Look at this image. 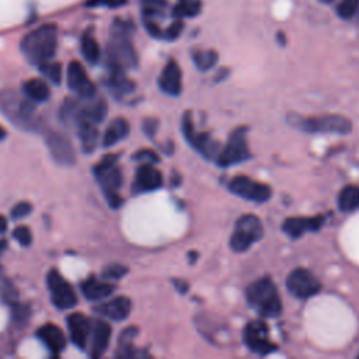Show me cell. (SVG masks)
Segmentation results:
<instances>
[{"label":"cell","instance_id":"cell-43","mask_svg":"<svg viewBox=\"0 0 359 359\" xmlns=\"http://www.w3.org/2000/svg\"><path fill=\"white\" fill-rule=\"evenodd\" d=\"M144 129H145V133L148 135L149 138H153L155 133H156V129H157V121L156 119H146L145 124H144Z\"/></svg>","mask_w":359,"mask_h":359},{"label":"cell","instance_id":"cell-28","mask_svg":"<svg viewBox=\"0 0 359 359\" xmlns=\"http://www.w3.org/2000/svg\"><path fill=\"white\" fill-rule=\"evenodd\" d=\"M23 92H24V96L28 97L34 103H43V101H47L51 96L48 84L41 79L27 80L23 84Z\"/></svg>","mask_w":359,"mask_h":359},{"label":"cell","instance_id":"cell-16","mask_svg":"<svg viewBox=\"0 0 359 359\" xmlns=\"http://www.w3.org/2000/svg\"><path fill=\"white\" fill-rule=\"evenodd\" d=\"M163 186V175L162 173L153 166V163H145L137 170L133 182V193H151Z\"/></svg>","mask_w":359,"mask_h":359},{"label":"cell","instance_id":"cell-46","mask_svg":"<svg viewBox=\"0 0 359 359\" xmlns=\"http://www.w3.org/2000/svg\"><path fill=\"white\" fill-rule=\"evenodd\" d=\"M6 247H8V242L6 240H0V255L5 253Z\"/></svg>","mask_w":359,"mask_h":359},{"label":"cell","instance_id":"cell-25","mask_svg":"<svg viewBox=\"0 0 359 359\" xmlns=\"http://www.w3.org/2000/svg\"><path fill=\"white\" fill-rule=\"evenodd\" d=\"M81 291L88 300L100 302L113 295V292L115 291V285L110 282H101L97 281L95 277H90L81 284Z\"/></svg>","mask_w":359,"mask_h":359},{"label":"cell","instance_id":"cell-9","mask_svg":"<svg viewBox=\"0 0 359 359\" xmlns=\"http://www.w3.org/2000/svg\"><path fill=\"white\" fill-rule=\"evenodd\" d=\"M182 129L184 133L186 141L205 159L209 160H216L219 152H220V144H217L209 133H204V132H198L195 130L194 125H193V118L190 113H186L183 117V122H182Z\"/></svg>","mask_w":359,"mask_h":359},{"label":"cell","instance_id":"cell-41","mask_svg":"<svg viewBox=\"0 0 359 359\" xmlns=\"http://www.w3.org/2000/svg\"><path fill=\"white\" fill-rule=\"evenodd\" d=\"M126 0H88L87 5L90 8H97V6H107V8H119L122 6Z\"/></svg>","mask_w":359,"mask_h":359},{"label":"cell","instance_id":"cell-33","mask_svg":"<svg viewBox=\"0 0 359 359\" xmlns=\"http://www.w3.org/2000/svg\"><path fill=\"white\" fill-rule=\"evenodd\" d=\"M217 58H219L217 54H216L215 51H212V50H209V51H197V52L193 55V59H194L195 66H197L200 70H202V72L212 69V68L216 65Z\"/></svg>","mask_w":359,"mask_h":359},{"label":"cell","instance_id":"cell-3","mask_svg":"<svg viewBox=\"0 0 359 359\" xmlns=\"http://www.w3.org/2000/svg\"><path fill=\"white\" fill-rule=\"evenodd\" d=\"M249 304L261 318L273 319L282 313V300L277 287L269 277H262L247 288Z\"/></svg>","mask_w":359,"mask_h":359},{"label":"cell","instance_id":"cell-17","mask_svg":"<svg viewBox=\"0 0 359 359\" xmlns=\"http://www.w3.org/2000/svg\"><path fill=\"white\" fill-rule=\"evenodd\" d=\"M326 216L288 217L282 223V231L292 239H299L307 232H318L323 228Z\"/></svg>","mask_w":359,"mask_h":359},{"label":"cell","instance_id":"cell-35","mask_svg":"<svg viewBox=\"0 0 359 359\" xmlns=\"http://www.w3.org/2000/svg\"><path fill=\"white\" fill-rule=\"evenodd\" d=\"M39 69L54 84H59L61 83V79H62V66H61V64L50 61V62H45L43 65H41Z\"/></svg>","mask_w":359,"mask_h":359},{"label":"cell","instance_id":"cell-44","mask_svg":"<svg viewBox=\"0 0 359 359\" xmlns=\"http://www.w3.org/2000/svg\"><path fill=\"white\" fill-rule=\"evenodd\" d=\"M173 282H174L175 288H177L180 292H182V293H187V291H188V284H187L186 281H182V280H174Z\"/></svg>","mask_w":359,"mask_h":359},{"label":"cell","instance_id":"cell-23","mask_svg":"<svg viewBox=\"0 0 359 359\" xmlns=\"http://www.w3.org/2000/svg\"><path fill=\"white\" fill-rule=\"evenodd\" d=\"M37 337L51 352L59 353L66 347V337L64 331L55 324H45L37 330Z\"/></svg>","mask_w":359,"mask_h":359},{"label":"cell","instance_id":"cell-5","mask_svg":"<svg viewBox=\"0 0 359 359\" xmlns=\"http://www.w3.org/2000/svg\"><path fill=\"white\" fill-rule=\"evenodd\" d=\"M287 121L291 126L307 133H338L345 135L352 130V122L342 115H322V117H302L289 114Z\"/></svg>","mask_w":359,"mask_h":359},{"label":"cell","instance_id":"cell-40","mask_svg":"<svg viewBox=\"0 0 359 359\" xmlns=\"http://www.w3.org/2000/svg\"><path fill=\"white\" fill-rule=\"evenodd\" d=\"M183 27H184V26H183V21H182V20H175V21L163 32V38L170 39V41L178 38V35L182 34V31H183Z\"/></svg>","mask_w":359,"mask_h":359},{"label":"cell","instance_id":"cell-26","mask_svg":"<svg viewBox=\"0 0 359 359\" xmlns=\"http://www.w3.org/2000/svg\"><path fill=\"white\" fill-rule=\"evenodd\" d=\"M107 86L117 97H124L133 92L135 84L126 77L125 70L118 68H110V76L107 79Z\"/></svg>","mask_w":359,"mask_h":359},{"label":"cell","instance_id":"cell-30","mask_svg":"<svg viewBox=\"0 0 359 359\" xmlns=\"http://www.w3.org/2000/svg\"><path fill=\"white\" fill-rule=\"evenodd\" d=\"M81 54L88 64L95 65L100 61V57H101L100 45H99L97 39L95 38V35L90 31H87L81 37Z\"/></svg>","mask_w":359,"mask_h":359},{"label":"cell","instance_id":"cell-14","mask_svg":"<svg viewBox=\"0 0 359 359\" xmlns=\"http://www.w3.org/2000/svg\"><path fill=\"white\" fill-rule=\"evenodd\" d=\"M45 141H47L50 153L57 163H59L62 166L75 164L76 152H75L72 142L65 137V135L55 132V130H50V132H47Z\"/></svg>","mask_w":359,"mask_h":359},{"label":"cell","instance_id":"cell-38","mask_svg":"<svg viewBox=\"0 0 359 359\" xmlns=\"http://www.w3.org/2000/svg\"><path fill=\"white\" fill-rule=\"evenodd\" d=\"M13 236L24 247H27V246H30L32 243V233H31V231L27 226L16 228L14 232H13Z\"/></svg>","mask_w":359,"mask_h":359},{"label":"cell","instance_id":"cell-2","mask_svg":"<svg viewBox=\"0 0 359 359\" xmlns=\"http://www.w3.org/2000/svg\"><path fill=\"white\" fill-rule=\"evenodd\" d=\"M130 32L132 27L126 21H114L107 47L110 68H118L122 70L137 68L138 55L133 48Z\"/></svg>","mask_w":359,"mask_h":359},{"label":"cell","instance_id":"cell-22","mask_svg":"<svg viewBox=\"0 0 359 359\" xmlns=\"http://www.w3.org/2000/svg\"><path fill=\"white\" fill-rule=\"evenodd\" d=\"M111 326L103 320H96L92 327V344H90V355L92 358H100L107 351L111 341Z\"/></svg>","mask_w":359,"mask_h":359},{"label":"cell","instance_id":"cell-29","mask_svg":"<svg viewBox=\"0 0 359 359\" xmlns=\"http://www.w3.org/2000/svg\"><path fill=\"white\" fill-rule=\"evenodd\" d=\"M137 334H138L137 327H128L121 333L118 341V352H117L119 358H135L141 355L133 348V340L137 337Z\"/></svg>","mask_w":359,"mask_h":359},{"label":"cell","instance_id":"cell-47","mask_svg":"<svg viewBox=\"0 0 359 359\" xmlns=\"http://www.w3.org/2000/svg\"><path fill=\"white\" fill-rule=\"evenodd\" d=\"M5 138H6V130H5V128L0 126V141H3Z\"/></svg>","mask_w":359,"mask_h":359},{"label":"cell","instance_id":"cell-37","mask_svg":"<svg viewBox=\"0 0 359 359\" xmlns=\"http://www.w3.org/2000/svg\"><path fill=\"white\" fill-rule=\"evenodd\" d=\"M359 8V0H342V2L337 8V13L341 19H351Z\"/></svg>","mask_w":359,"mask_h":359},{"label":"cell","instance_id":"cell-4","mask_svg":"<svg viewBox=\"0 0 359 359\" xmlns=\"http://www.w3.org/2000/svg\"><path fill=\"white\" fill-rule=\"evenodd\" d=\"M0 111L16 126L27 130L37 129L35 106L28 97H21L13 90L0 92Z\"/></svg>","mask_w":359,"mask_h":359},{"label":"cell","instance_id":"cell-36","mask_svg":"<svg viewBox=\"0 0 359 359\" xmlns=\"http://www.w3.org/2000/svg\"><path fill=\"white\" fill-rule=\"evenodd\" d=\"M128 274V268L119 264H111L104 268L103 271V278L108 281H117L121 280L124 275Z\"/></svg>","mask_w":359,"mask_h":359},{"label":"cell","instance_id":"cell-7","mask_svg":"<svg viewBox=\"0 0 359 359\" xmlns=\"http://www.w3.org/2000/svg\"><path fill=\"white\" fill-rule=\"evenodd\" d=\"M264 236V226L258 216L247 213L239 217L233 235L231 237V249L236 253L247 251L254 243Z\"/></svg>","mask_w":359,"mask_h":359},{"label":"cell","instance_id":"cell-18","mask_svg":"<svg viewBox=\"0 0 359 359\" xmlns=\"http://www.w3.org/2000/svg\"><path fill=\"white\" fill-rule=\"evenodd\" d=\"M159 87L162 92L168 96H178L183 90V75L178 64L171 59L164 66L160 77H159Z\"/></svg>","mask_w":359,"mask_h":359},{"label":"cell","instance_id":"cell-1","mask_svg":"<svg viewBox=\"0 0 359 359\" xmlns=\"http://www.w3.org/2000/svg\"><path fill=\"white\" fill-rule=\"evenodd\" d=\"M58 45V28L54 24L41 26L21 41V52L32 65L41 66L52 61Z\"/></svg>","mask_w":359,"mask_h":359},{"label":"cell","instance_id":"cell-32","mask_svg":"<svg viewBox=\"0 0 359 359\" xmlns=\"http://www.w3.org/2000/svg\"><path fill=\"white\" fill-rule=\"evenodd\" d=\"M202 8L201 0H178L174 9L175 17H195L200 14Z\"/></svg>","mask_w":359,"mask_h":359},{"label":"cell","instance_id":"cell-31","mask_svg":"<svg viewBox=\"0 0 359 359\" xmlns=\"http://www.w3.org/2000/svg\"><path fill=\"white\" fill-rule=\"evenodd\" d=\"M338 208L342 212H352L359 208V187L347 186L338 195Z\"/></svg>","mask_w":359,"mask_h":359},{"label":"cell","instance_id":"cell-10","mask_svg":"<svg viewBox=\"0 0 359 359\" xmlns=\"http://www.w3.org/2000/svg\"><path fill=\"white\" fill-rule=\"evenodd\" d=\"M244 342L257 355H268L278 349L277 344L269 338V329L262 320L250 322L243 331Z\"/></svg>","mask_w":359,"mask_h":359},{"label":"cell","instance_id":"cell-12","mask_svg":"<svg viewBox=\"0 0 359 359\" xmlns=\"http://www.w3.org/2000/svg\"><path fill=\"white\" fill-rule=\"evenodd\" d=\"M287 288L293 296L299 299H309L320 292L322 284L309 269L296 268L287 278Z\"/></svg>","mask_w":359,"mask_h":359},{"label":"cell","instance_id":"cell-20","mask_svg":"<svg viewBox=\"0 0 359 359\" xmlns=\"http://www.w3.org/2000/svg\"><path fill=\"white\" fill-rule=\"evenodd\" d=\"M107 111H108V107H107V103H106V100L103 97L93 96V97H90V99H86V103H83V104L79 103V111H77V121H76V124L80 119H86V121H90V122L100 124V122H103L106 119Z\"/></svg>","mask_w":359,"mask_h":359},{"label":"cell","instance_id":"cell-21","mask_svg":"<svg viewBox=\"0 0 359 359\" xmlns=\"http://www.w3.org/2000/svg\"><path fill=\"white\" fill-rule=\"evenodd\" d=\"M132 310V302L126 296H118L113 300H108L107 303H103L101 306L96 307V311L100 313L101 316L108 318L114 322H122L129 318Z\"/></svg>","mask_w":359,"mask_h":359},{"label":"cell","instance_id":"cell-48","mask_svg":"<svg viewBox=\"0 0 359 359\" xmlns=\"http://www.w3.org/2000/svg\"><path fill=\"white\" fill-rule=\"evenodd\" d=\"M322 2H324V3H331V2H334V0H322Z\"/></svg>","mask_w":359,"mask_h":359},{"label":"cell","instance_id":"cell-24","mask_svg":"<svg viewBox=\"0 0 359 359\" xmlns=\"http://www.w3.org/2000/svg\"><path fill=\"white\" fill-rule=\"evenodd\" d=\"M96 125L97 124L86 121V119H80L76 124L81 149L84 153H92L99 144V129Z\"/></svg>","mask_w":359,"mask_h":359},{"label":"cell","instance_id":"cell-15","mask_svg":"<svg viewBox=\"0 0 359 359\" xmlns=\"http://www.w3.org/2000/svg\"><path fill=\"white\" fill-rule=\"evenodd\" d=\"M68 86L83 100L96 96V86L88 79L83 65L76 61L70 62L68 66Z\"/></svg>","mask_w":359,"mask_h":359},{"label":"cell","instance_id":"cell-45","mask_svg":"<svg viewBox=\"0 0 359 359\" xmlns=\"http://www.w3.org/2000/svg\"><path fill=\"white\" fill-rule=\"evenodd\" d=\"M6 229H8V220L5 216L0 215V235L5 233Z\"/></svg>","mask_w":359,"mask_h":359},{"label":"cell","instance_id":"cell-11","mask_svg":"<svg viewBox=\"0 0 359 359\" xmlns=\"http://www.w3.org/2000/svg\"><path fill=\"white\" fill-rule=\"evenodd\" d=\"M229 190L235 195L253 201V202H266L273 195V190L269 188L264 183H258L255 180H251L250 177L246 175H237L233 177L229 182Z\"/></svg>","mask_w":359,"mask_h":359},{"label":"cell","instance_id":"cell-19","mask_svg":"<svg viewBox=\"0 0 359 359\" xmlns=\"http://www.w3.org/2000/svg\"><path fill=\"white\" fill-rule=\"evenodd\" d=\"M72 342L80 348L84 349L88 345V337L92 333V323L81 313H73L66 320Z\"/></svg>","mask_w":359,"mask_h":359},{"label":"cell","instance_id":"cell-34","mask_svg":"<svg viewBox=\"0 0 359 359\" xmlns=\"http://www.w3.org/2000/svg\"><path fill=\"white\" fill-rule=\"evenodd\" d=\"M164 0H144V17L148 21H156V17L164 14Z\"/></svg>","mask_w":359,"mask_h":359},{"label":"cell","instance_id":"cell-8","mask_svg":"<svg viewBox=\"0 0 359 359\" xmlns=\"http://www.w3.org/2000/svg\"><path fill=\"white\" fill-rule=\"evenodd\" d=\"M247 126L235 129L228 139V144L220 148L216 157V163L220 167H231L247 162L251 157V152L247 144Z\"/></svg>","mask_w":359,"mask_h":359},{"label":"cell","instance_id":"cell-6","mask_svg":"<svg viewBox=\"0 0 359 359\" xmlns=\"http://www.w3.org/2000/svg\"><path fill=\"white\" fill-rule=\"evenodd\" d=\"M96 178L99 180L100 186L106 194V198L111 208L117 209L122 205L124 200L118 194V190L122 186V174L119 167L117 166V156H106L96 167H95Z\"/></svg>","mask_w":359,"mask_h":359},{"label":"cell","instance_id":"cell-39","mask_svg":"<svg viewBox=\"0 0 359 359\" xmlns=\"http://www.w3.org/2000/svg\"><path fill=\"white\" fill-rule=\"evenodd\" d=\"M31 211H32V206H31V204L30 202H26V201H23V202H19V204H16L14 206H13V209H12V217L13 219H16V220H19V219H23V217H26V216H28L30 213H31Z\"/></svg>","mask_w":359,"mask_h":359},{"label":"cell","instance_id":"cell-42","mask_svg":"<svg viewBox=\"0 0 359 359\" xmlns=\"http://www.w3.org/2000/svg\"><path fill=\"white\" fill-rule=\"evenodd\" d=\"M133 159H137V160H146L148 163H159V157H157V155L155 153V152H152V151H141V152H138L137 155L133 156Z\"/></svg>","mask_w":359,"mask_h":359},{"label":"cell","instance_id":"cell-13","mask_svg":"<svg viewBox=\"0 0 359 359\" xmlns=\"http://www.w3.org/2000/svg\"><path fill=\"white\" fill-rule=\"evenodd\" d=\"M47 284L51 291L52 303L58 309L66 310V309H72L76 306L77 296H76L73 288L70 287V284L68 281H65V278L57 271V269H52V271L48 273Z\"/></svg>","mask_w":359,"mask_h":359},{"label":"cell","instance_id":"cell-27","mask_svg":"<svg viewBox=\"0 0 359 359\" xmlns=\"http://www.w3.org/2000/svg\"><path fill=\"white\" fill-rule=\"evenodd\" d=\"M129 133V124L126 119L124 118H117L114 119L108 128L104 132L103 137V146L106 148H111L115 144H118L119 141L125 139Z\"/></svg>","mask_w":359,"mask_h":359}]
</instances>
